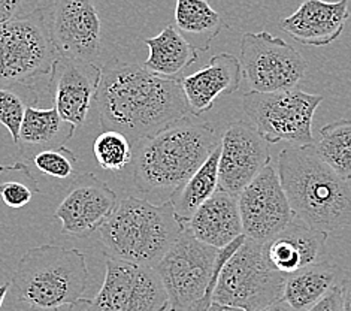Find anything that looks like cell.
Masks as SVG:
<instances>
[{
	"label": "cell",
	"mask_w": 351,
	"mask_h": 311,
	"mask_svg": "<svg viewBox=\"0 0 351 311\" xmlns=\"http://www.w3.org/2000/svg\"><path fill=\"white\" fill-rule=\"evenodd\" d=\"M23 2L24 0H0V26L15 19Z\"/></svg>",
	"instance_id": "d6a6232c"
},
{
	"label": "cell",
	"mask_w": 351,
	"mask_h": 311,
	"mask_svg": "<svg viewBox=\"0 0 351 311\" xmlns=\"http://www.w3.org/2000/svg\"><path fill=\"white\" fill-rule=\"evenodd\" d=\"M286 280V274L267 262L263 244L245 237L221 266L213 301L245 311H258L282 299Z\"/></svg>",
	"instance_id": "52a82bcc"
},
{
	"label": "cell",
	"mask_w": 351,
	"mask_h": 311,
	"mask_svg": "<svg viewBox=\"0 0 351 311\" xmlns=\"http://www.w3.org/2000/svg\"><path fill=\"white\" fill-rule=\"evenodd\" d=\"M239 246H241L239 241H233V242L229 244L228 247H224V249L220 250V265H219V270H217V273H215V275H214V279H213V281H211L210 289H208L205 298H204L202 301H200L199 304H197L193 310H191V311H208V307H210V304L213 302V293H214V288H215V284H217V280H219V274H220V271H221V266L226 264V260H228L233 253H235V251L238 250Z\"/></svg>",
	"instance_id": "4dcf8cb0"
},
{
	"label": "cell",
	"mask_w": 351,
	"mask_h": 311,
	"mask_svg": "<svg viewBox=\"0 0 351 311\" xmlns=\"http://www.w3.org/2000/svg\"><path fill=\"white\" fill-rule=\"evenodd\" d=\"M328 235L295 218L286 229L263 244L267 262L282 274H293L319 262L324 253Z\"/></svg>",
	"instance_id": "d6986e66"
},
{
	"label": "cell",
	"mask_w": 351,
	"mask_h": 311,
	"mask_svg": "<svg viewBox=\"0 0 351 311\" xmlns=\"http://www.w3.org/2000/svg\"><path fill=\"white\" fill-rule=\"evenodd\" d=\"M68 311H90V299H80L78 302H75V304L69 306Z\"/></svg>",
	"instance_id": "8d00e7d4"
},
{
	"label": "cell",
	"mask_w": 351,
	"mask_h": 311,
	"mask_svg": "<svg viewBox=\"0 0 351 311\" xmlns=\"http://www.w3.org/2000/svg\"><path fill=\"white\" fill-rule=\"evenodd\" d=\"M36 192H39L38 181L27 165L16 162L0 166V199L6 207H26Z\"/></svg>",
	"instance_id": "4316f807"
},
{
	"label": "cell",
	"mask_w": 351,
	"mask_h": 311,
	"mask_svg": "<svg viewBox=\"0 0 351 311\" xmlns=\"http://www.w3.org/2000/svg\"><path fill=\"white\" fill-rule=\"evenodd\" d=\"M60 54L51 38L48 6L0 26V84L33 87L48 80Z\"/></svg>",
	"instance_id": "8992f818"
},
{
	"label": "cell",
	"mask_w": 351,
	"mask_h": 311,
	"mask_svg": "<svg viewBox=\"0 0 351 311\" xmlns=\"http://www.w3.org/2000/svg\"><path fill=\"white\" fill-rule=\"evenodd\" d=\"M238 207L242 232L247 238L262 244L272 240L295 220L280 175L271 165L239 193Z\"/></svg>",
	"instance_id": "4fadbf2b"
},
{
	"label": "cell",
	"mask_w": 351,
	"mask_h": 311,
	"mask_svg": "<svg viewBox=\"0 0 351 311\" xmlns=\"http://www.w3.org/2000/svg\"><path fill=\"white\" fill-rule=\"evenodd\" d=\"M221 142L204 165L169 196L180 220L187 224L197 209L219 190V162Z\"/></svg>",
	"instance_id": "cb8c5ba5"
},
{
	"label": "cell",
	"mask_w": 351,
	"mask_h": 311,
	"mask_svg": "<svg viewBox=\"0 0 351 311\" xmlns=\"http://www.w3.org/2000/svg\"><path fill=\"white\" fill-rule=\"evenodd\" d=\"M184 231L186 224L169 199L157 205L129 196L119 204L99 235L108 256L156 266Z\"/></svg>",
	"instance_id": "277c9868"
},
{
	"label": "cell",
	"mask_w": 351,
	"mask_h": 311,
	"mask_svg": "<svg viewBox=\"0 0 351 311\" xmlns=\"http://www.w3.org/2000/svg\"><path fill=\"white\" fill-rule=\"evenodd\" d=\"M313 147L342 180H351V120L342 119L323 126Z\"/></svg>",
	"instance_id": "484cf974"
},
{
	"label": "cell",
	"mask_w": 351,
	"mask_h": 311,
	"mask_svg": "<svg viewBox=\"0 0 351 311\" xmlns=\"http://www.w3.org/2000/svg\"><path fill=\"white\" fill-rule=\"evenodd\" d=\"M88 280L82 251L45 244L23 255L11 288L16 301L29 311H60L82 298Z\"/></svg>",
	"instance_id": "5b68a950"
},
{
	"label": "cell",
	"mask_w": 351,
	"mask_h": 311,
	"mask_svg": "<svg viewBox=\"0 0 351 311\" xmlns=\"http://www.w3.org/2000/svg\"><path fill=\"white\" fill-rule=\"evenodd\" d=\"M33 165L39 172H43L56 180H66L73 174L78 159L68 147L45 148L32 157Z\"/></svg>",
	"instance_id": "f1b7e54d"
},
{
	"label": "cell",
	"mask_w": 351,
	"mask_h": 311,
	"mask_svg": "<svg viewBox=\"0 0 351 311\" xmlns=\"http://www.w3.org/2000/svg\"><path fill=\"white\" fill-rule=\"evenodd\" d=\"M342 311H351V277L342 286Z\"/></svg>",
	"instance_id": "836d02e7"
},
{
	"label": "cell",
	"mask_w": 351,
	"mask_h": 311,
	"mask_svg": "<svg viewBox=\"0 0 351 311\" xmlns=\"http://www.w3.org/2000/svg\"><path fill=\"white\" fill-rule=\"evenodd\" d=\"M100 81L97 65L58 57L48 81V91L63 122L78 128L87 120Z\"/></svg>",
	"instance_id": "2e32d148"
},
{
	"label": "cell",
	"mask_w": 351,
	"mask_h": 311,
	"mask_svg": "<svg viewBox=\"0 0 351 311\" xmlns=\"http://www.w3.org/2000/svg\"><path fill=\"white\" fill-rule=\"evenodd\" d=\"M306 311H342V288L330 290L320 302Z\"/></svg>",
	"instance_id": "1f68e13d"
},
{
	"label": "cell",
	"mask_w": 351,
	"mask_h": 311,
	"mask_svg": "<svg viewBox=\"0 0 351 311\" xmlns=\"http://www.w3.org/2000/svg\"><path fill=\"white\" fill-rule=\"evenodd\" d=\"M220 250L196 240L187 229L154 270L168 292L171 311H191L206 295L220 265Z\"/></svg>",
	"instance_id": "9c48e42d"
},
{
	"label": "cell",
	"mask_w": 351,
	"mask_h": 311,
	"mask_svg": "<svg viewBox=\"0 0 351 311\" xmlns=\"http://www.w3.org/2000/svg\"><path fill=\"white\" fill-rule=\"evenodd\" d=\"M278 175L299 222L326 233L351 224L350 184L322 161L313 146L284 148Z\"/></svg>",
	"instance_id": "3957f363"
},
{
	"label": "cell",
	"mask_w": 351,
	"mask_h": 311,
	"mask_svg": "<svg viewBox=\"0 0 351 311\" xmlns=\"http://www.w3.org/2000/svg\"><path fill=\"white\" fill-rule=\"evenodd\" d=\"M258 311H296V310L291 307L290 304H287V302L284 301V299H278V301L272 302V304L266 306V307H263L262 310H258Z\"/></svg>",
	"instance_id": "e575fe53"
},
{
	"label": "cell",
	"mask_w": 351,
	"mask_h": 311,
	"mask_svg": "<svg viewBox=\"0 0 351 311\" xmlns=\"http://www.w3.org/2000/svg\"><path fill=\"white\" fill-rule=\"evenodd\" d=\"M10 289H11L10 281L0 284V310H2V306H3V302L6 299V295H8V292H10Z\"/></svg>",
	"instance_id": "74e56055"
},
{
	"label": "cell",
	"mask_w": 351,
	"mask_h": 311,
	"mask_svg": "<svg viewBox=\"0 0 351 311\" xmlns=\"http://www.w3.org/2000/svg\"><path fill=\"white\" fill-rule=\"evenodd\" d=\"M149 56L144 68L158 77L177 78L182 71L197 62V49L173 26H166L158 35L145 38Z\"/></svg>",
	"instance_id": "7402d4cb"
},
{
	"label": "cell",
	"mask_w": 351,
	"mask_h": 311,
	"mask_svg": "<svg viewBox=\"0 0 351 311\" xmlns=\"http://www.w3.org/2000/svg\"><path fill=\"white\" fill-rule=\"evenodd\" d=\"M169 311H171V310H169Z\"/></svg>",
	"instance_id": "f35d334b"
},
{
	"label": "cell",
	"mask_w": 351,
	"mask_h": 311,
	"mask_svg": "<svg viewBox=\"0 0 351 311\" xmlns=\"http://www.w3.org/2000/svg\"><path fill=\"white\" fill-rule=\"evenodd\" d=\"M186 229L208 246L228 247L232 241L244 235L238 198L219 189L190 218Z\"/></svg>",
	"instance_id": "ffe728a7"
},
{
	"label": "cell",
	"mask_w": 351,
	"mask_h": 311,
	"mask_svg": "<svg viewBox=\"0 0 351 311\" xmlns=\"http://www.w3.org/2000/svg\"><path fill=\"white\" fill-rule=\"evenodd\" d=\"M48 24L60 57L97 65L104 53V27L95 0H54Z\"/></svg>",
	"instance_id": "7c38bea8"
},
{
	"label": "cell",
	"mask_w": 351,
	"mask_h": 311,
	"mask_svg": "<svg viewBox=\"0 0 351 311\" xmlns=\"http://www.w3.org/2000/svg\"><path fill=\"white\" fill-rule=\"evenodd\" d=\"M269 146L252 123H230L221 135L219 189L238 198L239 193L271 165Z\"/></svg>",
	"instance_id": "5bb4252c"
},
{
	"label": "cell",
	"mask_w": 351,
	"mask_h": 311,
	"mask_svg": "<svg viewBox=\"0 0 351 311\" xmlns=\"http://www.w3.org/2000/svg\"><path fill=\"white\" fill-rule=\"evenodd\" d=\"M350 15L348 0H304L280 27L299 44L326 47L342 35Z\"/></svg>",
	"instance_id": "e0dca14e"
},
{
	"label": "cell",
	"mask_w": 351,
	"mask_h": 311,
	"mask_svg": "<svg viewBox=\"0 0 351 311\" xmlns=\"http://www.w3.org/2000/svg\"><path fill=\"white\" fill-rule=\"evenodd\" d=\"M323 100L322 95L298 89L274 93L252 90L244 95L242 106L257 132L269 144L286 141L291 147H306L315 142L313 120Z\"/></svg>",
	"instance_id": "ba28073f"
},
{
	"label": "cell",
	"mask_w": 351,
	"mask_h": 311,
	"mask_svg": "<svg viewBox=\"0 0 351 311\" xmlns=\"http://www.w3.org/2000/svg\"><path fill=\"white\" fill-rule=\"evenodd\" d=\"M241 81L242 69L238 57L230 53L213 56L204 69L181 78L191 115L199 117L211 111L217 99L238 91Z\"/></svg>",
	"instance_id": "ac0fdd59"
},
{
	"label": "cell",
	"mask_w": 351,
	"mask_h": 311,
	"mask_svg": "<svg viewBox=\"0 0 351 311\" xmlns=\"http://www.w3.org/2000/svg\"><path fill=\"white\" fill-rule=\"evenodd\" d=\"M351 271L335 262H315L287 275L282 299L296 311H306L320 302L330 290L342 288Z\"/></svg>",
	"instance_id": "44dd1931"
},
{
	"label": "cell",
	"mask_w": 351,
	"mask_h": 311,
	"mask_svg": "<svg viewBox=\"0 0 351 311\" xmlns=\"http://www.w3.org/2000/svg\"><path fill=\"white\" fill-rule=\"evenodd\" d=\"M221 137L208 123L189 117L154 137L141 139L133 150V181L142 193L168 195L181 187L213 151Z\"/></svg>",
	"instance_id": "7a4b0ae2"
},
{
	"label": "cell",
	"mask_w": 351,
	"mask_h": 311,
	"mask_svg": "<svg viewBox=\"0 0 351 311\" xmlns=\"http://www.w3.org/2000/svg\"><path fill=\"white\" fill-rule=\"evenodd\" d=\"M90 311H169V298L154 266L106 255L105 280Z\"/></svg>",
	"instance_id": "8fae6325"
},
{
	"label": "cell",
	"mask_w": 351,
	"mask_h": 311,
	"mask_svg": "<svg viewBox=\"0 0 351 311\" xmlns=\"http://www.w3.org/2000/svg\"><path fill=\"white\" fill-rule=\"evenodd\" d=\"M24 113H26V105L21 96L11 89L0 87V124L8 129L16 146H20V129Z\"/></svg>",
	"instance_id": "f546056e"
},
{
	"label": "cell",
	"mask_w": 351,
	"mask_h": 311,
	"mask_svg": "<svg viewBox=\"0 0 351 311\" xmlns=\"http://www.w3.org/2000/svg\"><path fill=\"white\" fill-rule=\"evenodd\" d=\"M208 311H245L238 307H232V306H224V304H219V302H211L210 307H208Z\"/></svg>",
	"instance_id": "d590c367"
},
{
	"label": "cell",
	"mask_w": 351,
	"mask_h": 311,
	"mask_svg": "<svg viewBox=\"0 0 351 311\" xmlns=\"http://www.w3.org/2000/svg\"><path fill=\"white\" fill-rule=\"evenodd\" d=\"M242 77L258 93L293 90L305 78L308 63L298 49L269 32H247L241 38Z\"/></svg>",
	"instance_id": "30bf717a"
},
{
	"label": "cell",
	"mask_w": 351,
	"mask_h": 311,
	"mask_svg": "<svg viewBox=\"0 0 351 311\" xmlns=\"http://www.w3.org/2000/svg\"><path fill=\"white\" fill-rule=\"evenodd\" d=\"M173 19L177 30L200 51H208L211 42L228 27L208 0H177Z\"/></svg>",
	"instance_id": "603a6c76"
},
{
	"label": "cell",
	"mask_w": 351,
	"mask_h": 311,
	"mask_svg": "<svg viewBox=\"0 0 351 311\" xmlns=\"http://www.w3.org/2000/svg\"><path fill=\"white\" fill-rule=\"evenodd\" d=\"M117 207L119 198L108 183L86 172L72 183L54 216L62 222L64 235L84 240L110 220Z\"/></svg>",
	"instance_id": "9a60e30c"
},
{
	"label": "cell",
	"mask_w": 351,
	"mask_h": 311,
	"mask_svg": "<svg viewBox=\"0 0 351 311\" xmlns=\"http://www.w3.org/2000/svg\"><path fill=\"white\" fill-rule=\"evenodd\" d=\"M75 129V126L63 122L54 106L38 108L27 105L20 129V146L40 150L64 147L73 137Z\"/></svg>",
	"instance_id": "d4e9b609"
},
{
	"label": "cell",
	"mask_w": 351,
	"mask_h": 311,
	"mask_svg": "<svg viewBox=\"0 0 351 311\" xmlns=\"http://www.w3.org/2000/svg\"><path fill=\"white\" fill-rule=\"evenodd\" d=\"M95 102L102 129L120 132L135 144L191 114L181 78L158 77L119 58L100 68Z\"/></svg>",
	"instance_id": "6da1fadb"
},
{
	"label": "cell",
	"mask_w": 351,
	"mask_h": 311,
	"mask_svg": "<svg viewBox=\"0 0 351 311\" xmlns=\"http://www.w3.org/2000/svg\"><path fill=\"white\" fill-rule=\"evenodd\" d=\"M93 154L102 170L119 172L132 163L133 148L123 133L104 130L93 142Z\"/></svg>",
	"instance_id": "83f0119b"
}]
</instances>
